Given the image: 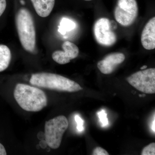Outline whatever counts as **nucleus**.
<instances>
[{
  "label": "nucleus",
  "mask_w": 155,
  "mask_h": 155,
  "mask_svg": "<svg viewBox=\"0 0 155 155\" xmlns=\"http://www.w3.org/2000/svg\"><path fill=\"white\" fill-rule=\"evenodd\" d=\"M14 95L20 107L28 112H39L47 105V97L44 92L28 84H17Z\"/></svg>",
  "instance_id": "nucleus-1"
},
{
  "label": "nucleus",
  "mask_w": 155,
  "mask_h": 155,
  "mask_svg": "<svg viewBox=\"0 0 155 155\" xmlns=\"http://www.w3.org/2000/svg\"><path fill=\"white\" fill-rule=\"evenodd\" d=\"M29 82L34 86L58 91L75 92L83 90L74 81L62 75L49 72L32 74Z\"/></svg>",
  "instance_id": "nucleus-2"
},
{
  "label": "nucleus",
  "mask_w": 155,
  "mask_h": 155,
  "mask_svg": "<svg viewBox=\"0 0 155 155\" xmlns=\"http://www.w3.org/2000/svg\"><path fill=\"white\" fill-rule=\"evenodd\" d=\"M18 36L23 48L30 53L35 50L36 32L33 17L27 9L22 8L15 16Z\"/></svg>",
  "instance_id": "nucleus-3"
},
{
  "label": "nucleus",
  "mask_w": 155,
  "mask_h": 155,
  "mask_svg": "<svg viewBox=\"0 0 155 155\" xmlns=\"http://www.w3.org/2000/svg\"><path fill=\"white\" fill-rule=\"evenodd\" d=\"M68 126V120L64 116H58L46 122L45 138L50 148L57 149L60 147L63 135Z\"/></svg>",
  "instance_id": "nucleus-4"
},
{
  "label": "nucleus",
  "mask_w": 155,
  "mask_h": 155,
  "mask_svg": "<svg viewBox=\"0 0 155 155\" xmlns=\"http://www.w3.org/2000/svg\"><path fill=\"white\" fill-rule=\"evenodd\" d=\"M138 13L136 0H118L114 17L119 24L125 27L130 26L135 22Z\"/></svg>",
  "instance_id": "nucleus-5"
},
{
  "label": "nucleus",
  "mask_w": 155,
  "mask_h": 155,
  "mask_svg": "<svg viewBox=\"0 0 155 155\" xmlns=\"http://www.w3.org/2000/svg\"><path fill=\"white\" fill-rule=\"evenodd\" d=\"M131 86L137 90L148 94L155 93V69L150 68L133 73L127 78Z\"/></svg>",
  "instance_id": "nucleus-6"
},
{
  "label": "nucleus",
  "mask_w": 155,
  "mask_h": 155,
  "mask_svg": "<svg viewBox=\"0 0 155 155\" xmlns=\"http://www.w3.org/2000/svg\"><path fill=\"white\" fill-rule=\"evenodd\" d=\"M94 33L98 43L104 46L110 47L117 40L116 34L112 29L110 21L107 18H101L95 23Z\"/></svg>",
  "instance_id": "nucleus-7"
},
{
  "label": "nucleus",
  "mask_w": 155,
  "mask_h": 155,
  "mask_svg": "<svg viewBox=\"0 0 155 155\" xmlns=\"http://www.w3.org/2000/svg\"><path fill=\"white\" fill-rule=\"evenodd\" d=\"M62 47L64 51H56L53 53L52 56L53 60L58 64L61 65L68 64L71 60L78 56L79 49L73 43L65 41Z\"/></svg>",
  "instance_id": "nucleus-8"
},
{
  "label": "nucleus",
  "mask_w": 155,
  "mask_h": 155,
  "mask_svg": "<svg viewBox=\"0 0 155 155\" xmlns=\"http://www.w3.org/2000/svg\"><path fill=\"white\" fill-rule=\"evenodd\" d=\"M125 59V55L123 53H111L98 62L97 67L103 74H110L115 71L116 67L124 62Z\"/></svg>",
  "instance_id": "nucleus-9"
},
{
  "label": "nucleus",
  "mask_w": 155,
  "mask_h": 155,
  "mask_svg": "<svg viewBox=\"0 0 155 155\" xmlns=\"http://www.w3.org/2000/svg\"><path fill=\"white\" fill-rule=\"evenodd\" d=\"M141 42L145 49L151 50L155 48V17L150 19L142 32Z\"/></svg>",
  "instance_id": "nucleus-10"
},
{
  "label": "nucleus",
  "mask_w": 155,
  "mask_h": 155,
  "mask_svg": "<svg viewBox=\"0 0 155 155\" xmlns=\"http://www.w3.org/2000/svg\"><path fill=\"white\" fill-rule=\"evenodd\" d=\"M39 16L46 17L49 16L54 6L55 0H31Z\"/></svg>",
  "instance_id": "nucleus-11"
},
{
  "label": "nucleus",
  "mask_w": 155,
  "mask_h": 155,
  "mask_svg": "<svg viewBox=\"0 0 155 155\" xmlns=\"http://www.w3.org/2000/svg\"><path fill=\"white\" fill-rule=\"evenodd\" d=\"M11 59V51L5 45H0V72L8 67Z\"/></svg>",
  "instance_id": "nucleus-12"
},
{
  "label": "nucleus",
  "mask_w": 155,
  "mask_h": 155,
  "mask_svg": "<svg viewBox=\"0 0 155 155\" xmlns=\"http://www.w3.org/2000/svg\"><path fill=\"white\" fill-rule=\"evenodd\" d=\"M75 22L70 19L67 18H63L61 19L59 31L62 35L66 33L67 31H70L75 28Z\"/></svg>",
  "instance_id": "nucleus-13"
},
{
  "label": "nucleus",
  "mask_w": 155,
  "mask_h": 155,
  "mask_svg": "<svg viewBox=\"0 0 155 155\" xmlns=\"http://www.w3.org/2000/svg\"><path fill=\"white\" fill-rule=\"evenodd\" d=\"M141 155H155V143H152L147 146L143 149L141 153Z\"/></svg>",
  "instance_id": "nucleus-14"
},
{
  "label": "nucleus",
  "mask_w": 155,
  "mask_h": 155,
  "mask_svg": "<svg viewBox=\"0 0 155 155\" xmlns=\"http://www.w3.org/2000/svg\"><path fill=\"white\" fill-rule=\"evenodd\" d=\"M92 155H108L109 153L101 147H97L94 150Z\"/></svg>",
  "instance_id": "nucleus-15"
},
{
  "label": "nucleus",
  "mask_w": 155,
  "mask_h": 155,
  "mask_svg": "<svg viewBox=\"0 0 155 155\" xmlns=\"http://www.w3.org/2000/svg\"><path fill=\"white\" fill-rule=\"evenodd\" d=\"M99 118L101 120V122L102 123L103 125H106L108 124V119L107 118V114L104 111H102L98 113Z\"/></svg>",
  "instance_id": "nucleus-16"
},
{
  "label": "nucleus",
  "mask_w": 155,
  "mask_h": 155,
  "mask_svg": "<svg viewBox=\"0 0 155 155\" xmlns=\"http://www.w3.org/2000/svg\"><path fill=\"white\" fill-rule=\"evenodd\" d=\"M75 121L77 123V128L78 131H81L84 130V122L79 116L76 115L75 116Z\"/></svg>",
  "instance_id": "nucleus-17"
},
{
  "label": "nucleus",
  "mask_w": 155,
  "mask_h": 155,
  "mask_svg": "<svg viewBox=\"0 0 155 155\" xmlns=\"http://www.w3.org/2000/svg\"><path fill=\"white\" fill-rule=\"evenodd\" d=\"M7 6L6 0H0V17L2 15Z\"/></svg>",
  "instance_id": "nucleus-18"
},
{
  "label": "nucleus",
  "mask_w": 155,
  "mask_h": 155,
  "mask_svg": "<svg viewBox=\"0 0 155 155\" xmlns=\"http://www.w3.org/2000/svg\"><path fill=\"white\" fill-rule=\"evenodd\" d=\"M7 152L5 147L2 143H0V155H6Z\"/></svg>",
  "instance_id": "nucleus-19"
},
{
  "label": "nucleus",
  "mask_w": 155,
  "mask_h": 155,
  "mask_svg": "<svg viewBox=\"0 0 155 155\" xmlns=\"http://www.w3.org/2000/svg\"><path fill=\"white\" fill-rule=\"evenodd\" d=\"M155 118L154 119L153 121V124H152V130L153 131H154V132H155Z\"/></svg>",
  "instance_id": "nucleus-20"
},
{
  "label": "nucleus",
  "mask_w": 155,
  "mask_h": 155,
  "mask_svg": "<svg viewBox=\"0 0 155 155\" xmlns=\"http://www.w3.org/2000/svg\"><path fill=\"white\" fill-rule=\"evenodd\" d=\"M147 67V66H146V65L142 66V67H140V70H143V69H146Z\"/></svg>",
  "instance_id": "nucleus-21"
},
{
  "label": "nucleus",
  "mask_w": 155,
  "mask_h": 155,
  "mask_svg": "<svg viewBox=\"0 0 155 155\" xmlns=\"http://www.w3.org/2000/svg\"><path fill=\"white\" fill-rule=\"evenodd\" d=\"M85 1H91L92 0H84Z\"/></svg>",
  "instance_id": "nucleus-22"
}]
</instances>
